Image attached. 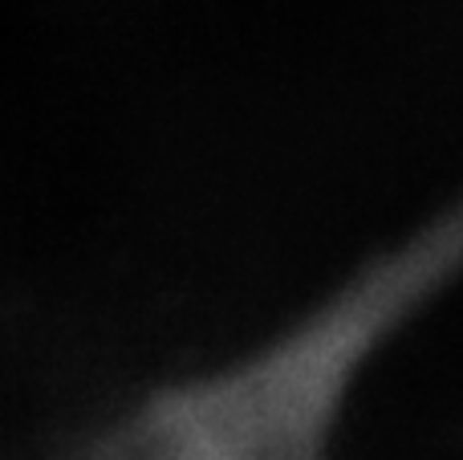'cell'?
Segmentation results:
<instances>
[{"label": "cell", "mask_w": 463, "mask_h": 460, "mask_svg": "<svg viewBox=\"0 0 463 460\" xmlns=\"http://www.w3.org/2000/svg\"><path fill=\"white\" fill-rule=\"evenodd\" d=\"M463 285V184L102 412L65 460H334L366 388Z\"/></svg>", "instance_id": "obj_1"}]
</instances>
